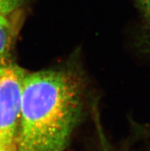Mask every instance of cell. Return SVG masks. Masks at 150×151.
Listing matches in <instances>:
<instances>
[{
    "label": "cell",
    "mask_w": 150,
    "mask_h": 151,
    "mask_svg": "<svg viewBox=\"0 0 150 151\" xmlns=\"http://www.w3.org/2000/svg\"><path fill=\"white\" fill-rule=\"evenodd\" d=\"M26 73L12 63L0 64V140L16 139Z\"/></svg>",
    "instance_id": "cell-2"
},
{
    "label": "cell",
    "mask_w": 150,
    "mask_h": 151,
    "mask_svg": "<svg viewBox=\"0 0 150 151\" xmlns=\"http://www.w3.org/2000/svg\"><path fill=\"white\" fill-rule=\"evenodd\" d=\"M13 29L7 16L0 13V64L7 62L13 44Z\"/></svg>",
    "instance_id": "cell-3"
},
{
    "label": "cell",
    "mask_w": 150,
    "mask_h": 151,
    "mask_svg": "<svg viewBox=\"0 0 150 151\" xmlns=\"http://www.w3.org/2000/svg\"><path fill=\"white\" fill-rule=\"evenodd\" d=\"M143 16L150 38V0H135Z\"/></svg>",
    "instance_id": "cell-5"
},
{
    "label": "cell",
    "mask_w": 150,
    "mask_h": 151,
    "mask_svg": "<svg viewBox=\"0 0 150 151\" xmlns=\"http://www.w3.org/2000/svg\"><path fill=\"white\" fill-rule=\"evenodd\" d=\"M25 0H0V13L8 16L18 10Z\"/></svg>",
    "instance_id": "cell-4"
},
{
    "label": "cell",
    "mask_w": 150,
    "mask_h": 151,
    "mask_svg": "<svg viewBox=\"0 0 150 151\" xmlns=\"http://www.w3.org/2000/svg\"><path fill=\"white\" fill-rule=\"evenodd\" d=\"M81 110V87L71 74L58 70L26 73L17 151H65Z\"/></svg>",
    "instance_id": "cell-1"
},
{
    "label": "cell",
    "mask_w": 150,
    "mask_h": 151,
    "mask_svg": "<svg viewBox=\"0 0 150 151\" xmlns=\"http://www.w3.org/2000/svg\"><path fill=\"white\" fill-rule=\"evenodd\" d=\"M0 151H17L16 139L9 140H0Z\"/></svg>",
    "instance_id": "cell-6"
}]
</instances>
